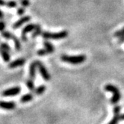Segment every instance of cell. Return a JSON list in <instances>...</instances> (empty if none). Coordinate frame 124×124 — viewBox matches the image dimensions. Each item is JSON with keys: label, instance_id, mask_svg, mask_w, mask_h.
Returning a JSON list of instances; mask_svg holds the SVG:
<instances>
[{"label": "cell", "instance_id": "cell-20", "mask_svg": "<svg viewBox=\"0 0 124 124\" xmlns=\"http://www.w3.org/2000/svg\"><path fill=\"white\" fill-rule=\"evenodd\" d=\"M0 49H2L5 51H7V52H11V48L6 43H0Z\"/></svg>", "mask_w": 124, "mask_h": 124}, {"label": "cell", "instance_id": "cell-13", "mask_svg": "<svg viewBox=\"0 0 124 124\" xmlns=\"http://www.w3.org/2000/svg\"><path fill=\"white\" fill-rule=\"evenodd\" d=\"M42 33H43V31H42V29H41V25L39 23H38V24H36V28H35V29L32 31L31 38H36L37 37L39 36V35H41Z\"/></svg>", "mask_w": 124, "mask_h": 124}, {"label": "cell", "instance_id": "cell-22", "mask_svg": "<svg viewBox=\"0 0 124 124\" xmlns=\"http://www.w3.org/2000/svg\"><path fill=\"white\" fill-rule=\"evenodd\" d=\"M37 54H38V55H39V56H44V55H49V52H48L46 49H39V50L37 52Z\"/></svg>", "mask_w": 124, "mask_h": 124}, {"label": "cell", "instance_id": "cell-2", "mask_svg": "<svg viewBox=\"0 0 124 124\" xmlns=\"http://www.w3.org/2000/svg\"><path fill=\"white\" fill-rule=\"evenodd\" d=\"M41 36L43 39L45 40H60V39H64L68 36V31H61L59 32L52 33L49 31H43L41 34Z\"/></svg>", "mask_w": 124, "mask_h": 124}, {"label": "cell", "instance_id": "cell-23", "mask_svg": "<svg viewBox=\"0 0 124 124\" xmlns=\"http://www.w3.org/2000/svg\"><path fill=\"white\" fill-rule=\"evenodd\" d=\"M123 35H124V27L123 29H121L120 30H119V31L115 32L114 34V37H115V38H117V37L120 38V37L123 36Z\"/></svg>", "mask_w": 124, "mask_h": 124}, {"label": "cell", "instance_id": "cell-8", "mask_svg": "<svg viewBox=\"0 0 124 124\" xmlns=\"http://www.w3.org/2000/svg\"><path fill=\"white\" fill-rule=\"evenodd\" d=\"M16 106V104L14 102H6V101H2L0 100V108L7 110V111H11L14 110Z\"/></svg>", "mask_w": 124, "mask_h": 124}, {"label": "cell", "instance_id": "cell-29", "mask_svg": "<svg viewBox=\"0 0 124 124\" xmlns=\"http://www.w3.org/2000/svg\"><path fill=\"white\" fill-rule=\"evenodd\" d=\"M3 17H4V14L2 13V11L1 10H0V20L3 19Z\"/></svg>", "mask_w": 124, "mask_h": 124}, {"label": "cell", "instance_id": "cell-9", "mask_svg": "<svg viewBox=\"0 0 124 124\" xmlns=\"http://www.w3.org/2000/svg\"><path fill=\"white\" fill-rule=\"evenodd\" d=\"M120 107L119 105H116L114 108V117L108 124H117L119 123V121L120 120Z\"/></svg>", "mask_w": 124, "mask_h": 124}, {"label": "cell", "instance_id": "cell-17", "mask_svg": "<svg viewBox=\"0 0 124 124\" xmlns=\"http://www.w3.org/2000/svg\"><path fill=\"white\" fill-rule=\"evenodd\" d=\"M46 87L45 85H40L39 87H36L35 88V90H34V93L38 95V96H40L42 95L44 92L46 91Z\"/></svg>", "mask_w": 124, "mask_h": 124}, {"label": "cell", "instance_id": "cell-30", "mask_svg": "<svg viewBox=\"0 0 124 124\" xmlns=\"http://www.w3.org/2000/svg\"><path fill=\"white\" fill-rule=\"evenodd\" d=\"M120 120H124V114L120 115Z\"/></svg>", "mask_w": 124, "mask_h": 124}, {"label": "cell", "instance_id": "cell-3", "mask_svg": "<svg viewBox=\"0 0 124 124\" xmlns=\"http://www.w3.org/2000/svg\"><path fill=\"white\" fill-rule=\"evenodd\" d=\"M105 90L108 92H112L114 94L112 98L111 99V104L115 105L120 101V100L121 98V94H120V92L118 89V87H117L116 86H114L113 85L108 84L105 87Z\"/></svg>", "mask_w": 124, "mask_h": 124}, {"label": "cell", "instance_id": "cell-1", "mask_svg": "<svg viewBox=\"0 0 124 124\" xmlns=\"http://www.w3.org/2000/svg\"><path fill=\"white\" fill-rule=\"evenodd\" d=\"M61 59L62 61L69 63L71 64H82L83 62L86 60V56L85 55H61Z\"/></svg>", "mask_w": 124, "mask_h": 124}, {"label": "cell", "instance_id": "cell-7", "mask_svg": "<svg viewBox=\"0 0 124 124\" xmlns=\"http://www.w3.org/2000/svg\"><path fill=\"white\" fill-rule=\"evenodd\" d=\"M31 17L30 16H23L21 17L20 19H19L18 20H17L16 22H15L14 24H13V26L12 28L14 29H17L18 28L21 27L22 25H23L25 23H28L31 20Z\"/></svg>", "mask_w": 124, "mask_h": 124}, {"label": "cell", "instance_id": "cell-15", "mask_svg": "<svg viewBox=\"0 0 124 124\" xmlns=\"http://www.w3.org/2000/svg\"><path fill=\"white\" fill-rule=\"evenodd\" d=\"M12 40H14V43L15 49H16V51H18V52L21 51V49H22V44H21L20 40L18 39V38H16V36H14V35Z\"/></svg>", "mask_w": 124, "mask_h": 124}, {"label": "cell", "instance_id": "cell-18", "mask_svg": "<svg viewBox=\"0 0 124 124\" xmlns=\"http://www.w3.org/2000/svg\"><path fill=\"white\" fill-rule=\"evenodd\" d=\"M25 85L27 86V87L30 90V91H34L35 90V86H34V80L31 78H29L26 80Z\"/></svg>", "mask_w": 124, "mask_h": 124}, {"label": "cell", "instance_id": "cell-10", "mask_svg": "<svg viewBox=\"0 0 124 124\" xmlns=\"http://www.w3.org/2000/svg\"><path fill=\"white\" fill-rule=\"evenodd\" d=\"M25 59L24 58H17L16 60H14L12 62H11L9 65H8V67L10 69H14L16 67L23 66L25 64Z\"/></svg>", "mask_w": 124, "mask_h": 124}, {"label": "cell", "instance_id": "cell-12", "mask_svg": "<svg viewBox=\"0 0 124 124\" xmlns=\"http://www.w3.org/2000/svg\"><path fill=\"white\" fill-rule=\"evenodd\" d=\"M33 99H34V95L31 93H25L23 96H22L20 100V102L21 103H27V102H31Z\"/></svg>", "mask_w": 124, "mask_h": 124}, {"label": "cell", "instance_id": "cell-27", "mask_svg": "<svg viewBox=\"0 0 124 124\" xmlns=\"http://www.w3.org/2000/svg\"><path fill=\"white\" fill-rule=\"evenodd\" d=\"M124 43V35H123V36H122V37H120L119 40H118V43L120 44V43Z\"/></svg>", "mask_w": 124, "mask_h": 124}, {"label": "cell", "instance_id": "cell-16", "mask_svg": "<svg viewBox=\"0 0 124 124\" xmlns=\"http://www.w3.org/2000/svg\"><path fill=\"white\" fill-rule=\"evenodd\" d=\"M43 46H45V47H44V49H46L49 52V54H51V53H52L53 52L55 51L54 46H53L52 44L49 41H44L43 42Z\"/></svg>", "mask_w": 124, "mask_h": 124}, {"label": "cell", "instance_id": "cell-19", "mask_svg": "<svg viewBox=\"0 0 124 124\" xmlns=\"http://www.w3.org/2000/svg\"><path fill=\"white\" fill-rule=\"evenodd\" d=\"M1 35L2 37L4 38L6 40H9V39H12L14 34H12L11 32L9 31H3L2 32H1Z\"/></svg>", "mask_w": 124, "mask_h": 124}, {"label": "cell", "instance_id": "cell-24", "mask_svg": "<svg viewBox=\"0 0 124 124\" xmlns=\"http://www.w3.org/2000/svg\"><path fill=\"white\" fill-rule=\"evenodd\" d=\"M20 5L23 7H29L30 5V1L29 0H20Z\"/></svg>", "mask_w": 124, "mask_h": 124}, {"label": "cell", "instance_id": "cell-4", "mask_svg": "<svg viewBox=\"0 0 124 124\" xmlns=\"http://www.w3.org/2000/svg\"><path fill=\"white\" fill-rule=\"evenodd\" d=\"M21 92V87L19 86L13 87L11 88H8L5 91H2V96L4 97H11V96H16L19 95Z\"/></svg>", "mask_w": 124, "mask_h": 124}, {"label": "cell", "instance_id": "cell-21", "mask_svg": "<svg viewBox=\"0 0 124 124\" xmlns=\"http://www.w3.org/2000/svg\"><path fill=\"white\" fill-rule=\"evenodd\" d=\"M6 6L9 8H14L17 6V2L14 1V0H11V1H8L6 2Z\"/></svg>", "mask_w": 124, "mask_h": 124}, {"label": "cell", "instance_id": "cell-25", "mask_svg": "<svg viewBox=\"0 0 124 124\" xmlns=\"http://www.w3.org/2000/svg\"><path fill=\"white\" fill-rule=\"evenodd\" d=\"M25 10L24 7H21V8H20L17 9V14H18L19 16L23 15L25 14Z\"/></svg>", "mask_w": 124, "mask_h": 124}, {"label": "cell", "instance_id": "cell-26", "mask_svg": "<svg viewBox=\"0 0 124 124\" xmlns=\"http://www.w3.org/2000/svg\"><path fill=\"white\" fill-rule=\"evenodd\" d=\"M6 27V24L4 21H0V32H2L5 31V29Z\"/></svg>", "mask_w": 124, "mask_h": 124}, {"label": "cell", "instance_id": "cell-5", "mask_svg": "<svg viewBox=\"0 0 124 124\" xmlns=\"http://www.w3.org/2000/svg\"><path fill=\"white\" fill-rule=\"evenodd\" d=\"M36 63H37V65H38L39 73L41 75L42 78L45 81H49L50 78H51V76H50L49 72L47 71L46 68L45 67V66H44L42 62L40 61H36Z\"/></svg>", "mask_w": 124, "mask_h": 124}, {"label": "cell", "instance_id": "cell-14", "mask_svg": "<svg viewBox=\"0 0 124 124\" xmlns=\"http://www.w3.org/2000/svg\"><path fill=\"white\" fill-rule=\"evenodd\" d=\"M0 55H1L3 61L6 62V63H8V62H9L11 61V55L9 54V52H7L2 49H0Z\"/></svg>", "mask_w": 124, "mask_h": 124}, {"label": "cell", "instance_id": "cell-6", "mask_svg": "<svg viewBox=\"0 0 124 124\" xmlns=\"http://www.w3.org/2000/svg\"><path fill=\"white\" fill-rule=\"evenodd\" d=\"M35 28H36V24H34V23H30L28 24L27 25H25V27L22 30V33H21V40L23 42H26L28 40V38H27V34L33 31Z\"/></svg>", "mask_w": 124, "mask_h": 124}, {"label": "cell", "instance_id": "cell-28", "mask_svg": "<svg viewBox=\"0 0 124 124\" xmlns=\"http://www.w3.org/2000/svg\"><path fill=\"white\" fill-rule=\"evenodd\" d=\"M6 5V2L5 0H0V6H5Z\"/></svg>", "mask_w": 124, "mask_h": 124}, {"label": "cell", "instance_id": "cell-11", "mask_svg": "<svg viewBox=\"0 0 124 124\" xmlns=\"http://www.w3.org/2000/svg\"><path fill=\"white\" fill-rule=\"evenodd\" d=\"M37 63L36 61H34L31 63L30 67H29V78L34 80L35 77H36V70H37Z\"/></svg>", "mask_w": 124, "mask_h": 124}]
</instances>
